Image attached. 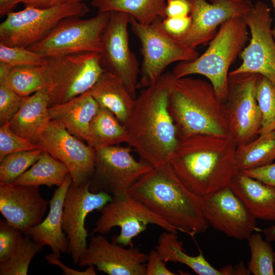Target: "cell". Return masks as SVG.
I'll return each mask as SVG.
<instances>
[{"mask_svg":"<svg viewBox=\"0 0 275 275\" xmlns=\"http://www.w3.org/2000/svg\"><path fill=\"white\" fill-rule=\"evenodd\" d=\"M236 148L229 135L192 134L178 139L168 164L189 190L203 198L228 186L239 172Z\"/></svg>","mask_w":275,"mask_h":275,"instance_id":"cell-1","label":"cell"},{"mask_svg":"<svg viewBox=\"0 0 275 275\" xmlns=\"http://www.w3.org/2000/svg\"><path fill=\"white\" fill-rule=\"evenodd\" d=\"M174 78L172 72H167L144 88L134 99L125 126L127 143L141 160L153 167L168 163L178 143L176 128L168 110Z\"/></svg>","mask_w":275,"mask_h":275,"instance_id":"cell-2","label":"cell"},{"mask_svg":"<svg viewBox=\"0 0 275 275\" xmlns=\"http://www.w3.org/2000/svg\"><path fill=\"white\" fill-rule=\"evenodd\" d=\"M138 199L178 232L190 236L209 227L203 213V199L189 190L168 163L154 167L129 189Z\"/></svg>","mask_w":275,"mask_h":275,"instance_id":"cell-3","label":"cell"},{"mask_svg":"<svg viewBox=\"0 0 275 275\" xmlns=\"http://www.w3.org/2000/svg\"><path fill=\"white\" fill-rule=\"evenodd\" d=\"M168 110L178 139L196 134L228 135L223 103L206 80L188 76L174 78Z\"/></svg>","mask_w":275,"mask_h":275,"instance_id":"cell-4","label":"cell"},{"mask_svg":"<svg viewBox=\"0 0 275 275\" xmlns=\"http://www.w3.org/2000/svg\"><path fill=\"white\" fill-rule=\"evenodd\" d=\"M248 29L242 16L225 21L204 53L195 60L179 62L172 71L173 76L175 78L192 74L205 76L218 99L224 103L228 95L229 69L249 40Z\"/></svg>","mask_w":275,"mask_h":275,"instance_id":"cell-5","label":"cell"},{"mask_svg":"<svg viewBox=\"0 0 275 275\" xmlns=\"http://www.w3.org/2000/svg\"><path fill=\"white\" fill-rule=\"evenodd\" d=\"M48 107L67 102L89 90L105 71L98 53L47 58L43 66Z\"/></svg>","mask_w":275,"mask_h":275,"instance_id":"cell-6","label":"cell"},{"mask_svg":"<svg viewBox=\"0 0 275 275\" xmlns=\"http://www.w3.org/2000/svg\"><path fill=\"white\" fill-rule=\"evenodd\" d=\"M158 17L149 25L139 23L130 16L129 24L141 45L143 60L138 88H146L156 82L170 64L196 59L200 54L170 35Z\"/></svg>","mask_w":275,"mask_h":275,"instance_id":"cell-7","label":"cell"},{"mask_svg":"<svg viewBox=\"0 0 275 275\" xmlns=\"http://www.w3.org/2000/svg\"><path fill=\"white\" fill-rule=\"evenodd\" d=\"M89 11L78 2L51 8L32 6L11 12L0 24V43L9 46L28 48L45 37L63 19L82 17Z\"/></svg>","mask_w":275,"mask_h":275,"instance_id":"cell-8","label":"cell"},{"mask_svg":"<svg viewBox=\"0 0 275 275\" xmlns=\"http://www.w3.org/2000/svg\"><path fill=\"white\" fill-rule=\"evenodd\" d=\"M110 14V12H99L88 19L66 18L42 40L28 48L46 58L82 52L99 53L102 49V34Z\"/></svg>","mask_w":275,"mask_h":275,"instance_id":"cell-9","label":"cell"},{"mask_svg":"<svg viewBox=\"0 0 275 275\" xmlns=\"http://www.w3.org/2000/svg\"><path fill=\"white\" fill-rule=\"evenodd\" d=\"M259 74L229 73L228 91L223 103L228 135L237 146L245 144L259 134L262 114L256 98Z\"/></svg>","mask_w":275,"mask_h":275,"instance_id":"cell-10","label":"cell"},{"mask_svg":"<svg viewBox=\"0 0 275 275\" xmlns=\"http://www.w3.org/2000/svg\"><path fill=\"white\" fill-rule=\"evenodd\" d=\"M131 148L114 145L96 150L95 170L90 181L92 192H105L112 197L129 194L131 187L153 167L137 160Z\"/></svg>","mask_w":275,"mask_h":275,"instance_id":"cell-11","label":"cell"},{"mask_svg":"<svg viewBox=\"0 0 275 275\" xmlns=\"http://www.w3.org/2000/svg\"><path fill=\"white\" fill-rule=\"evenodd\" d=\"M91 234L108 233L119 227L120 232L114 242L124 246H133L132 240L145 231L149 224L155 225L168 232L178 231L142 202L129 194L112 197V200L100 211Z\"/></svg>","mask_w":275,"mask_h":275,"instance_id":"cell-12","label":"cell"},{"mask_svg":"<svg viewBox=\"0 0 275 275\" xmlns=\"http://www.w3.org/2000/svg\"><path fill=\"white\" fill-rule=\"evenodd\" d=\"M242 17L250 31L251 38L240 54L241 65L229 73L258 74L275 84V39L270 9L267 4L259 1Z\"/></svg>","mask_w":275,"mask_h":275,"instance_id":"cell-13","label":"cell"},{"mask_svg":"<svg viewBox=\"0 0 275 275\" xmlns=\"http://www.w3.org/2000/svg\"><path fill=\"white\" fill-rule=\"evenodd\" d=\"M110 17L102 36V49L99 53L105 71L119 77L135 99L140 64L131 50L127 28L130 16L125 13L110 12Z\"/></svg>","mask_w":275,"mask_h":275,"instance_id":"cell-14","label":"cell"},{"mask_svg":"<svg viewBox=\"0 0 275 275\" xmlns=\"http://www.w3.org/2000/svg\"><path fill=\"white\" fill-rule=\"evenodd\" d=\"M36 144L66 166L72 184L80 185L90 181L96 150L70 133L61 122L50 120Z\"/></svg>","mask_w":275,"mask_h":275,"instance_id":"cell-15","label":"cell"},{"mask_svg":"<svg viewBox=\"0 0 275 275\" xmlns=\"http://www.w3.org/2000/svg\"><path fill=\"white\" fill-rule=\"evenodd\" d=\"M112 199L106 193L92 192L90 181L80 185L72 183L69 187L64 203L62 227L68 240V253L74 264L78 265L88 246L87 216L94 210L101 211Z\"/></svg>","mask_w":275,"mask_h":275,"instance_id":"cell-16","label":"cell"},{"mask_svg":"<svg viewBox=\"0 0 275 275\" xmlns=\"http://www.w3.org/2000/svg\"><path fill=\"white\" fill-rule=\"evenodd\" d=\"M203 213L209 226L227 236L248 239L256 227V218L229 186L203 197Z\"/></svg>","mask_w":275,"mask_h":275,"instance_id":"cell-17","label":"cell"},{"mask_svg":"<svg viewBox=\"0 0 275 275\" xmlns=\"http://www.w3.org/2000/svg\"><path fill=\"white\" fill-rule=\"evenodd\" d=\"M188 1L191 25L187 33L177 39L193 49L209 43L219 25L232 18L243 16L253 5L249 0H211V3L206 0Z\"/></svg>","mask_w":275,"mask_h":275,"instance_id":"cell-18","label":"cell"},{"mask_svg":"<svg viewBox=\"0 0 275 275\" xmlns=\"http://www.w3.org/2000/svg\"><path fill=\"white\" fill-rule=\"evenodd\" d=\"M148 257L137 248L125 249L97 234L91 236L78 265H93L108 275H146Z\"/></svg>","mask_w":275,"mask_h":275,"instance_id":"cell-19","label":"cell"},{"mask_svg":"<svg viewBox=\"0 0 275 275\" xmlns=\"http://www.w3.org/2000/svg\"><path fill=\"white\" fill-rule=\"evenodd\" d=\"M49 204L39 186L0 182V212L23 234L43 221Z\"/></svg>","mask_w":275,"mask_h":275,"instance_id":"cell-20","label":"cell"},{"mask_svg":"<svg viewBox=\"0 0 275 275\" xmlns=\"http://www.w3.org/2000/svg\"><path fill=\"white\" fill-rule=\"evenodd\" d=\"M72 183V178L68 174L50 200L46 217L24 233L34 241L48 246L52 254L59 258L62 254L68 253V240L62 227V214L66 195Z\"/></svg>","mask_w":275,"mask_h":275,"instance_id":"cell-21","label":"cell"},{"mask_svg":"<svg viewBox=\"0 0 275 275\" xmlns=\"http://www.w3.org/2000/svg\"><path fill=\"white\" fill-rule=\"evenodd\" d=\"M48 104V95L44 88L24 97L19 109L9 122L10 128L19 136L36 144L50 121Z\"/></svg>","mask_w":275,"mask_h":275,"instance_id":"cell-22","label":"cell"},{"mask_svg":"<svg viewBox=\"0 0 275 275\" xmlns=\"http://www.w3.org/2000/svg\"><path fill=\"white\" fill-rule=\"evenodd\" d=\"M229 186L256 219L275 221V187L240 172Z\"/></svg>","mask_w":275,"mask_h":275,"instance_id":"cell-23","label":"cell"},{"mask_svg":"<svg viewBox=\"0 0 275 275\" xmlns=\"http://www.w3.org/2000/svg\"><path fill=\"white\" fill-rule=\"evenodd\" d=\"M99 107L88 90L67 102L48 107V112L50 120L59 121L72 134L85 140Z\"/></svg>","mask_w":275,"mask_h":275,"instance_id":"cell-24","label":"cell"},{"mask_svg":"<svg viewBox=\"0 0 275 275\" xmlns=\"http://www.w3.org/2000/svg\"><path fill=\"white\" fill-rule=\"evenodd\" d=\"M89 91L99 107L109 110L125 126L135 99L119 77L104 71Z\"/></svg>","mask_w":275,"mask_h":275,"instance_id":"cell-25","label":"cell"},{"mask_svg":"<svg viewBox=\"0 0 275 275\" xmlns=\"http://www.w3.org/2000/svg\"><path fill=\"white\" fill-rule=\"evenodd\" d=\"M156 250L164 262H179L184 264L199 275H229L228 266L217 269L213 267L200 252L193 256L184 252L176 233L166 231L160 236Z\"/></svg>","mask_w":275,"mask_h":275,"instance_id":"cell-26","label":"cell"},{"mask_svg":"<svg viewBox=\"0 0 275 275\" xmlns=\"http://www.w3.org/2000/svg\"><path fill=\"white\" fill-rule=\"evenodd\" d=\"M85 141L97 150L127 143L128 134L125 126L111 112L100 107L90 123Z\"/></svg>","mask_w":275,"mask_h":275,"instance_id":"cell-27","label":"cell"},{"mask_svg":"<svg viewBox=\"0 0 275 275\" xmlns=\"http://www.w3.org/2000/svg\"><path fill=\"white\" fill-rule=\"evenodd\" d=\"M167 0H93L92 5L99 12L118 11L125 13L139 23L149 25L155 19L166 18Z\"/></svg>","mask_w":275,"mask_h":275,"instance_id":"cell-28","label":"cell"},{"mask_svg":"<svg viewBox=\"0 0 275 275\" xmlns=\"http://www.w3.org/2000/svg\"><path fill=\"white\" fill-rule=\"evenodd\" d=\"M68 174V169L63 163L48 153L42 151L37 161L16 179L13 183L28 186L59 187Z\"/></svg>","mask_w":275,"mask_h":275,"instance_id":"cell-29","label":"cell"},{"mask_svg":"<svg viewBox=\"0 0 275 275\" xmlns=\"http://www.w3.org/2000/svg\"><path fill=\"white\" fill-rule=\"evenodd\" d=\"M239 172L263 167L275 161V130L259 134L255 139L237 146Z\"/></svg>","mask_w":275,"mask_h":275,"instance_id":"cell-30","label":"cell"},{"mask_svg":"<svg viewBox=\"0 0 275 275\" xmlns=\"http://www.w3.org/2000/svg\"><path fill=\"white\" fill-rule=\"evenodd\" d=\"M0 83L5 84L20 96L28 97L44 87L43 66L14 67Z\"/></svg>","mask_w":275,"mask_h":275,"instance_id":"cell-31","label":"cell"},{"mask_svg":"<svg viewBox=\"0 0 275 275\" xmlns=\"http://www.w3.org/2000/svg\"><path fill=\"white\" fill-rule=\"evenodd\" d=\"M43 246L24 234L10 257L0 263V275L28 274L32 260Z\"/></svg>","mask_w":275,"mask_h":275,"instance_id":"cell-32","label":"cell"},{"mask_svg":"<svg viewBox=\"0 0 275 275\" xmlns=\"http://www.w3.org/2000/svg\"><path fill=\"white\" fill-rule=\"evenodd\" d=\"M251 251L248 269L254 275L274 274L275 252L270 242L263 239L259 233H253L248 239Z\"/></svg>","mask_w":275,"mask_h":275,"instance_id":"cell-33","label":"cell"},{"mask_svg":"<svg viewBox=\"0 0 275 275\" xmlns=\"http://www.w3.org/2000/svg\"><path fill=\"white\" fill-rule=\"evenodd\" d=\"M255 93L262 118L259 134L275 130V84L259 74Z\"/></svg>","mask_w":275,"mask_h":275,"instance_id":"cell-34","label":"cell"},{"mask_svg":"<svg viewBox=\"0 0 275 275\" xmlns=\"http://www.w3.org/2000/svg\"><path fill=\"white\" fill-rule=\"evenodd\" d=\"M42 151L36 149L9 154L0 164V182L12 183L39 158Z\"/></svg>","mask_w":275,"mask_h":275,"instance_id":"cell-35","label":"cell"},{"mask_svg":"<svg viewBox=\"0 0 275 275\" xmlns=\"http://www.w3.org/2000/svg\"><path fill=\"white\" fill-rule=\"evenodd\" d=\"M47 58L28 48L9 46L0 43V62L12 67L17 66H42Z\"/></svg>","mask_w":275,"mask_h":275,"instance_id":"cell-36","label":"cell"},{"mask_svg":"<svg viewBox=\"0 0 275 275\" xmlns=\"http://www.w3.org/2000/svg\"><path fill=\"white\" fill-rule=\"evenodd\" d=\"M40 149L35 144L22 138L14 132L7 122L0 127V161L7 155L23 151Z\"/></svg>","mask_w":275,"mask_h":275,"instance_id":"cell-37","label":"cell"},{"mask_svg":"<svg viewBox=\"0 0 275 275\" xmlns=\"http://www.w3.org/2000/svg\"><path fill=\"white\" fill-rule=\"evenodd\" d=\"M23 234L6 219L0 221V263L10 257L23 236Z\"/></svg>","mask_w":275,"mask_h":275,"instance_id":"cell-38","label":"cell"},{"mask_svg":"<svg viewBox=\"0 0 275 275\" xmlns=\"http://www.w3.org/2000/svg\"><path fill=\"white\" fill-rule=\"evenodd\" d=\"M23 98L4 83H0V124L9 122L19 109Z\"/></svg>","mask_w":275,"mask_h":275,"instance_id":"cell-39","label":"cell"},{"mask_svg":"<svg viewBox=\"0 0 275 275\" xmlns=\"http://www.w3.org/2000/svg\"><path fill=\"white\" fill-rule=\"evenodd\" d=\"M191 23L190 15L181 17H166L162 21L164 30L175 39L185 35L189 29Z\"/></svg>","mask_w":275,"mask_h":275,"instance_id":"cell-40","label":"cell"},{"mask_svg":"<svg viewBox=\"0 0 275 275\" xmlns=\"http://www.w3.org/2000/svg\"><path fill=\"white\" fill-rule=\"evenodd\" d=\"M240 172L275 187V161L263 167Z\"/></svg>","mask_w":275,"mask_h":275,"instance_id":"cell-41","label":"cell"},{"mask_svg":"<svg viewBox=\"0 0 275 275\" xmlns=\"http://www.w3.org/2000/svg\"><path fill=\"white\" fill-rule=\"evenodd\" d=\"M156 250L151 251L146 263V275H175L165 265Z\"/></svg>","mask_w":275,"mask_h":275,"instance_id":"cell-42","label":"cell"},{"mask_svg":"<svg viewBox=\"0 0 275 275\" xmlns=\"http://www.w3.org/2000/svg\"><path fill=\"white\" fill-rule=\"evenodd\" d=\"M190 7L188 0H167L166 17H181L189 15Z\"/></svg>","mask_w":275,"mask_h":275,"instance_id":"cell-43","label":"cell"},{"mask_svg":"<svg viewBox=\"0 0 275 275\" xmlns=\"http://www.w3.org/2000/svg\"><path fill=\"white\" fill-rule=\"evenodd\" d=\"M45 258L49 264L60 268L64 275H96L97 274L95 266L93 265L88 266V268L84 270H78L67 266L60 260L59 258L52 253L46 255Z\"/></svg>","mask_w":275,"mask_h":275,"instance_id":"cell-44","label":"cell"},{"mask_svg":"<svg viewBox=\"0 0 275 275\" xmlns=\"http://www.w3.org/2000/svg\"><path fill=\"white\" fill-rule=\"evenodd\" d=\"M82 1V0H21L20 3L24 4L25 6H32L40 8H46L81 2Z\"/></svg>","mask_w":275,"mask_h":275,"instance_id":"cell-45","label":"cell"},{"mask_svg":"<svg viewBox=\"0 0 275 275\" xmlns=\"http://www.w3.org/2000/svg\"><path fill=\"white\" fill-rule=\"evenodd\" d=\"M21 0H0V15H7Z\"/></svg>","mask_w":275,"mask_h":275,"instance_id":"cell-46","label":"cell"},{"mask_svg":"<svg viewBox=\"0 0 275 275\" xmlns=\"http://www.w3.org/2000/svg\"><path fill=\"white\" fill-rule=\"evenodd\" d=\"M264 234L266 240L269 242L275 240V225L271 226L268 228L262 230ZM274 267H275V256H274Z\"/></svg>","mask_w":275,"mask_h":275,"instance_id":"cell-47","label":"cell"},{"mask_svg":"<svg viewBox=\"0 0 275 275\" xmlns=\"http://www.w3.org/2000/svg\"><path fill=\"white\" fill-rule=\"evenodd\" d=\"M12 68L10 65L0 62V82L5 79Z\"/></svg>","mask_w":275,"mask_h":275,"instance_id":"cell-48","label":"cell"},{"mask_svg":"<svg viewBox=\"0 0 275 275\" xmlns=\"http://www.w3.org/2000/svg\"><path fill=\"white\" fill-rule=\"evenodd\" d=\"M269 1L270 2L273 8L274 12V24L273 28H272V34H273V37L275 39V0H269Z\"/></svg>","mask_w":275,"mask_h":275,"instance_id":"cell-49","label":"cell"},{"mask_svg":"<svg viewBox=\"0 0 275 275\" xmlns=\"http://www.w3.org/2000/svg\"><path fill=\"white\" fill-rule=\"evenodd\" d=\"M232 1H237V2H241V1H246V0H232Z\"/></svg>","mask_w":275,"mask_h":275,"instance_id":"cell-50","label":"cell"},{"mask_svg":"<svg viewBox=\"0 0 275 275\" xmlns=\"http://www.w3.org/2000/svg\"><path fill=\"white\" fill-rule=\"evenodd\" d=\"M92 1H93V0H92Z\"/></svg>","mask_w":275,"mask_h":275,"instance_id":"cell-51","label":"cell"}]
</instances>
